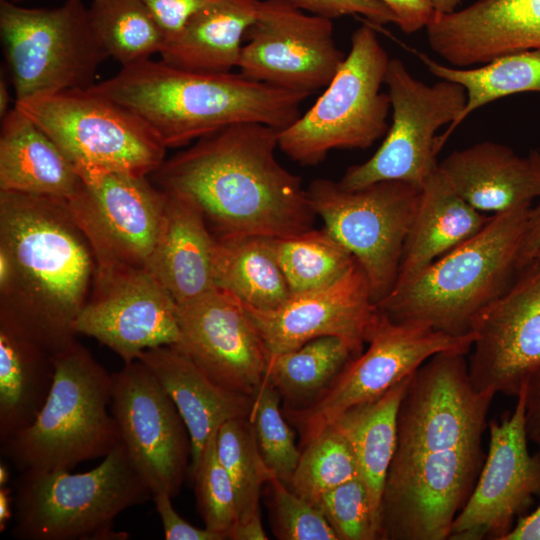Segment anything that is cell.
<instances>
[{
	"label": "cell",
	"mask_w": 540,
	"mask_h": 540,
	"mask_svg": "<svg viewBox=\"0 0 540 540\" xmlns=\"http://www.w3.org/2000/svg\"><path fill=\"white\" fill-rule=\"evenodd\" d=\"M76 171L81 187L65 202L91 246L96 267L147 268L161 225L164 191L147 176Z\"/></svg>",
	"instance_id": "obj_15"
},
{
	"label": "cell",
	"mask_w": 540,
	"mask_h": 540,
	"mask_svg": "<svg viewBox=\"0 0 540 540\" xmlns=\"http://www.w3.org/2000/svg\"><path fill=\"white\" fill-rule=\"evenodd\" d=\"M491 216L461 198L438 166L421 187L392 290L407 286L436 260L475 236Z\"/></svg>",
	"instance_id": "obj_27"
},
{
	"label": "cell",
	"mask_w": 540,
	"mask_h": 540,
	"mask_svg": "<svg viewBox=\"0 0 540 540\" xmlns=\"http://www.w3.org/2000/svg\"><path fill=\"white\" fill-rule=\"evenodd\" d=\"M355 356L345 340L319 337L269 359L265 378L280 393L283 408L302 409L318 399Z\"/></svg>",
	"instance_id": "obj_34"
},
{
	"label": "cell",
	"mask_w": 540,
	"mask_h": 540,
	"mask_svg": "<svg viewBox=\"0 0 540 540\" xmlns=\"http://www.w3.org/2000/svg\"><path fill=\"white\" fill-rule=\"evenodd\" d=\"M53 353L0 315V442L29 427L54 381Z\"/></svg>",
	"instance_id": "obj_30"
},
{
	"label": "cell",
	"mask_w": 540,
	"mask_h": 540,
	"mask_svg": "<svg viewBox=\"0 0 540 540\" xmlns=\"http://www.w3.org/2000/svg\"><path fill=\"white\" fill-rule=\"evenodd\" d=\"M387 6L396 18V25L407 34L426 28L434 9L430 0H378Z\"/></svg>",
	"instance_id": "obj_46"
},
{
	"label": "cell",
	"mask_w": 540,
	"mask_h": 540,
	"mask_svg": "<svg viewBox=\"0 0 540 540\" xmlns=\"http://www.w3.org/2000/svg\"><path fill=\"white\" fill-rule=\"evenodd\" d=\"M281 395L265 378L256 393L249 419L261 455L275 477L287 486L298 465L301 451L280 407Z\"/></svg>",
	"instance_id": "obj_39"
},
{
	"label": "cell",
	"mask_w": 540,
	"mask_h": 540,
	"mask_svg": "<svg viewBox=\"0 0 540 540\" xmlns=\"http://www.w3.org/2000/svg\"><path fill=\"white\" fill-rule=\"evenodd\" d=\"M231 540H266L268 539L261 518L238 523L230 536Z\"/></svg>",
	"instance_id": "obj_50"
},
{
	"label": "cell",
	"mask_w": 540,
	"mask_h": 540,
	"mask_svg": "<svg viewBox=\"0 0 540 540\" xmlns=\"http://www.w3.org/2000/svg\"><path fill=\"white\" fill-rule=\"evenodd\" d=\"M317 507L338 540H378L379 531L368 492L360 477L326 492Z\"/></svg>",
	"instance_id": "obj_41"
},
{
	"label": "cell",
	"mask_w": 540,
	"mask_h": 540,
	"mask_svg": "<svg viewBox=\"0 0 540 540\" xmlns=\"http://www.w3.org/2000/svg\"><path fill=\"white\" fill-rule=\"evenodd\" d=\"M502 540H540V505L531 514L520 518Z\"/></svg>",
	"instance_id": "obj_49"
},
{
	"label": "cell",
	"mask_w": 540,
	"mask_h": 540,
	"mask_svg": "<svg viewBox=\"0 0 540 540\" xmlns=\"http://www.w3.org/2000/svg\"><path fill=\"white\" fill-rule=\"evenodd\" d=\"M392 123L377 151L365 162L349 167L339 185L355 190L379 181L400 180L421 189L438 167L437 130L453 124L463 111L465 89L448 80L427 85L416 79L397 58L385 75Z\"/></svg>",
	"instance_id": "obj_12"
},
{
	"label": "cell",
	"mask_w": 540,
	"mask_h": 540,
	"mask_svg": "<svg viewBox=\"0 0 540 540\" xmlns=\"http://www.w3.org/2000/svg\"><path fill=\"white\" fill-rule=\"evenodd\" d=\"M162 190L161 225L147 269L180 305L217 288L216 239L207 227L203 210L191 197Z\"/></svg>",
	"instance_id": "obj_25"
},
{
	"label": "cell",
	"mask_w": 540,
	"mask_h": 540,
	"mask_svg": "<svg viewBox=\"0 0 540 540\" xmlns=\"http://www.w3.org/2000/svg\"><path fill=\"white\" fill-rule=\"evenodd\" d=\"M74 331L129 363L148 349L179 342L178 305L147 268L96 267Z\"/></svg>",
	"instance_id": "obj_18"
},
{
	"label": "cell",
	"mask_w": 540,
	"mask_h": 540,
	"mask_svg": "<svg viewBox=\"0 0 540 540\" xmlns=\"http://www.w3.org/2000/svg\"><path fill=\"white\" fill-rule=\"evenodd\" d=\"M389 57L368 22L351 36V47L325 91L289 126L278 146L302 166L322 162L335 149H367L389 128L390 101L381 92Z\"/></svg>",
	"instance_id": "obj_7"
},
{
	"label": "cell",
	"mask_w": 540,
	"mask_h": 540,
	"mask_svg": "<svg viewBox=\"0 0 540 540\" xmlns=\"http://www.w3.org/2000/svg\"><path fill=\"white\" fill-rule=\"evenodd\" d=\"M95 272L65 200L0 190L1 315L54 353L76 339Z\"/></svg>",
	"instance_id": "obj_2"
},
{
	"label": "cell",
	"mask_w": 540,
	"mask_h": 540,
	"mask_svg": "<svg viewBox=\"0 0 540 540\" xmlns=\"http://www.w3.org/2000/svg\"><path fill=\"white\" fill-rule=\"evenodd\" d=\"M426 31L431 49L454 67L540 50V0H477L451 13L434 12Z\"/></svg>",
	"instance_id": "obj_23"
},
{
	"label": "cell",
	"mask_w": 540,
	"mask_h": 540,
	"mask_svg": "<svg viewBox=\"0 0 540 540\" xmlns=\"http://www.w3.org/2000/svg\"><path fill=\"white\" fill-rule=\"evenodd\" d=\"M0 38L16 101L90 88L108 58L82 0L52 9L0 0Z\"/></svg>",
	"instance_id": "obj_8"
},
{
	"label": "cell",
	"mask_w": 540,
	"mask_h": 540,
	"mask_svg": "<svg viewBox=\"0 0 540 540\" xmlns=\"http://www.w3.org/2000/svg\"><path fill=\"white\" fill-rule=\"evenodd\" d=\"M525 429L528 440L538 447L540 454V372L525 386Z\"/></svg>",
	"instance_id": "obj_47"
},
{
	"label": "cell",
	"mask_w": 540,
	"mask_h": 540,
	"mask_svg": "<svg viewBox=\"0 0 540 540\" xmlns=\"http://www.w3.org/2000/svg\"><path fill=\"white\" fill-rule=\"evenodd\" d=\"M277 129L237 123L195 141L152 173L161 189L191 197L216 236H295L316 214L302 179L276 158Z\"/></svg>",
	"instance_id": "obj_1"
},
{
	"label": "cell",
	"mask_w": 540,
	"mask_h": 540,
	"mask_svg": "<svg viewBox=\"0 0 540 540\" xmlns=\"http://www.w3.org/2000/svg\"><path fill=\"white\" fill-rule=\"evenodd\" d=\"M216 452L234 487L238 523L261 518V488L274 475L261 455L249 417L232 418L220 425Z\"/></svg>",
	"instance_id": "obj_37"
},
{
	"label": "cell",
	"mask_w": 540,
	"mask_h": 540,
	"mask_svg": "<svg viewBox=\"0 0 540 540\" xmlns=\"http://www.w3.org/2000/svg\"><path fill=\"white\" fill-rule=\"evenodd\" d=\"M465 355L437 353L412 374L397 412L392 461L482 442L495 393L473 388Z\"/></svg>",
	"instance_id": "obj_13"
},
{
	"label": "cell",
	"mask_w": 540,
	"mask_h": 540,
	"mask_svg": "<svg viewBox=\"0 0 540 540\" xmlns=\"http://www.w3.org/2000/svg\"><path fill=\"white\" fill-rule=\"evenodd\" d=\"M271 516L273 531L282 540H338L321 510L295 494L284 482L273 476Z\"/></svg>",
	"instance_id": "obj_42"
},
{
	"label": "cell",
	"mask_w": 540,
	"mask_h": 540,
	"mask_svg": "<svg viewBox=\"0 0 540 540\" xmlns=\"http://www.w3.org/2000/svg\"><path fill=\"white\" fill-rule=\"evenodd\" d=\"M536 206L529 210L526 229L520 250L521 265L540 252V196Z\"/></svg>",
	"instance_id": "obj_48"
},
{
	"label": "cell",
	"mask_w": 540,
	"mask_h": 540,
	"mask_svg": "<svg viewBox=\"0 0 540 540\" xmlns=\"http://www.w3.org/2000/svg\"><path fill=\"white\" fill-rule=\"evenodd\" d=\"M246 308L269 359L324 336L345 340L359 355L380 317L368 278L358 262L335 283L292 293L275 309Z\"/></svg>",
	"instance_id": "obj_22"
},
{
	"label": "cell",
	"mask_w": 540,
	"mask_h": 540,
	"mask_svg": "<svg viewBox=\"0 0 540 540\" xmlns=\"http://www.w3.org/2000/svg\"><path fill=\"white\" fill-rule=\"evenodd\" d=\"M484 463L482 442L391 461L382 494L380 540H444Z\"/></svg>",
	"instance_id": "obj_14"
},
{
	"label": "cell",
	"mask_w": 540,
	"mask_h": 540,
	"mask_svg": "<svg viewBox=\"0 0 540 540\" xmlns=\"http://www.w3.org/2000/svg\"><path fill=\"white\" fill-rule=\"evenodd\" d=\"M172 498L165 492L153 495L166 540H224L221 535L205 527H195L181 517L172 505Z\"/></svg>",
	"instance_id": "obj_44"
},
{
	"label": "cell",
	"mask_w": 540,
	"mask_h": 540,
	"mask_svg": "<svg viewBox=\"0 0 540 540\" xmlns=\"http://www.w3.org/2000/svg\"><path fill=\"white\" fill-rule=\"evenodd\" d=\"M53 363V385L34 422L0 442L1 455L19 472L71 471L121 442L108 411L113 375L76 339L53 353Z\"/></svg>",
	"instance_id": "obj_5"
},
{
	"label": "cell",
	"mask_w": 540,
	"mask_h": 540,
	"mask_svg": "<svg viewBox=\"0 0 540 540\" xmlns=\"http://www.w3.org/2000/svg\"><path fill=\"white\" fill-rule=\"evenodd\" d=\"M277 258L292 293L327 287L357 262L325 228L275 238Z\"/></svg>",
	"instance_id": "obj_36"
},
{
	"label": "cell",
	"mask_w": 540,
	"mask_h": 540,
	"mask_svg": "<svg viewBox=\"0 0 540 540\" xmlns=\"http://www.w3.org/2000/svg\"><path fill=\"white\" fill-rule=\"evenodd\" d=\"M113 375L110 411L120 439L153 495L176 497L181 489L191 440L173 400L139 359Z\"/></svg>",
	"instance_id": "obj_17"
},
{
	"label": "cell",
	"mask_w": 540,
	"mask_h": 540,
	"mask_svg": "<svg viewBox=\"0 0 540 540\" xmlns=\"http://www.w3.org/2000/svg\"><path fill=\"white\" fill-rule=\"evenodd\" d=\"M469 378L478 392L518 396L540 372V252L473 318Z\"/></svg>",
	"instance_id": "obj_19"
},
{
	"label": "cell",
	"mask_w": 540,
	"mask_h": 540,
	"mask_svg": "<svg viewBox=\"0 0 540 540\" xmlns=\"http://www.w3.org/2000/svg\"><path fill=\"white\" fill-rule=\"evenodd\" d=\"M261 0H205L160 53L176 68L228 73L237 67L243 39L256 20Z\"/></svg>",
	"instance_id": "obj_29"
},
{
	"label": "cell",
	"mask_w": 540,
	"mask_h": 540,
	"mask_svg": "<svg viewBox=\"0 0 540 540\" xmlns=\"http://www.w3.org/2000/svg\"><path fill=\"white\" fill-rule=\"evenodd\" d=\"M10 103V93L7 84V77L3 73V68L1 69L0 75V117L4 118L7 113L11 110L9 108Z\"/></svg>",
	"instance_id": "obj_52"
},
{
	"label": "cell",
	"mask_w": 540,
	"mask_h": 540,
	"mask_svg": "<svg viewBox=\"0 0 540 540\" xmlns=\"http://www.w3.org/2000/svg\"><path fill=\"white\" fill-rule=\"evenodd\" d=\"M308 13L336 19L359 15L373 26L396 23L391 10L378 0H285Z\"/></svg>",
	"instance_id": "obj_43"
},
{
	"label": "cell",
	"mask_w": 540,
	"mask_h": 540,
	"mask_svg": "<svg viewBox=\"0 0 540 540\" xmlns=\"http://www.w3.org/2000/svg\"><path fill=\"white\" fill-rule=\"evenodd\" d=\"M88 18L108 58L127 66L160 54L166 37L141 0H91Z\"/></svg>",
	"instance_id": "obj_35"
},
{
	"label": "cell",
	"mask_w": 540,
	"mask_h": 540,
	"mask_svg": "<svg viewBox=\"0 0 540 540\" xmlns=\"http://www.w3.org/2000/svg\"><path fill=\"white\" fill-rule=\"evenodd\" d=\"M76 170L101 169L148 176L165 161L167 147L139 115L87 89L15 101Z\"/></svg>",
	"instance_id": "obj_9"
},
{
	"label": "cell",
	"mask_w": 540,
	"mask_h": 540,
	"mask_svg": "<svg viewBox=\"0 0 540 540\" xmlns=\"http://www.w3.org/2000/svg\"><path fill=\"white\" fill-rule=\"evenodd\" d=\"M10 1H12V2H14V3H18V4H19L20 2H23L24 0H10Z\"/></svg>",
	"instance_id": "obj_55"
},
{
	"label": "cell",
	"mask_w": 540,
	"mask_h": 540,
	"mask_svg": "<svg viewBox=\"0 0 540 540\" xmlns=\"http://www.w3.org/2000/svg\"><path fill=\"white\" fill-rule=\"evenodd\" d=\"M153 14L166 37V43L182 29L205 0H141Z\"/></svg>",
	"instance_id": "obj_45"
},
{
	"label": "cell",
	"mask_w": 540,
	"mask_h": 540,
	"mask_svg": "<svg viewBox=\"0 0 540 540\" xmlns=\"http://www.w3.org/2000/svg\"><path fill=\"white\" fill-rule=\"evenodd\" d=\"M435 12L451 13L457 10L461 0H430Z\"/></svg>",
	"instance_id": "obj_53"
},
{
	"label": "cell",
	"mask_w": 540,
	"mask_h": 540,
	"mask_svg": "<svg viewBox=\"0 0 540 540\" xmlns=\"http://www.w3.org/2000/svg\"><path fill=\"white\" fill-rule=\"evenodd\" d=\"M180 340L175 346L218 385L254 396L265 379L269 354L246 308L215 288L178 305Z\"/></svg>",
	"instance_id": "obj_21"
},
{
	"label": "cell",
	"mask_w": 540,
	"mask_h": 540,
	"mask_svg": "<svg viewBox=\"0 0 540 540\" xmlns=\"http://www.w3.org/2000/svg\"><path fill=\"white\" fill-rule=\"evenodd\" d=\"M356 477L359 469L354 452L343 434L331 425L303 447L288 487L317 506L326 492Z\"/></svg>",
	"instance_id": "obj_38"
},
{
	"label": "cell",
	"mask_w": 540,
	"mask_h": 540,
	"mask_svg": "<svg viewBox=\"0 0 540 540\" xmlns=\"http://www.w3.org/2000/svg\"><path fill=\"white\" fill-rule=\"evenodd\" d=\"M246 39L239 73L309 95L330 83L345 58L337 47L332 19L285 0H261Z\"/></svg>",
	"instance_id": "obj_16"
},
{
	"label": "cell",
	"mask_w": 540,
	"mask_h": 540,
	"mask_svg": "<svg viewBox=\"0 0 540 540\" xmlns=\"http://www.w3.org/2000/svg\"><path fill=\"white\" fill-rule=\"evenodd\" d=\"M82 180L52 138L15 106L2 118L0 190L69 200Z\"/></svg>",
	"instance_id": "obj_28"
},
{
	"label": "cell",
	"mask_w": 540,
	"mask_h": 540,
	"mask_svg": "<svg viewBox=\"0 0 540 540\" xmlns=\"http://www.w3.org/2000/svg\"><path fill=\"white\" fill-rule=\"evenodd\" d=\"M474 334L453 336L429 326L395 322L380 311L368 347L350 359L325 392L302 409L282 408L303 447L351 408L381 397L440 352L467 354Z\"/></svg>",
	"instance_id": "obj_11"
},
{
	"label": "cell",
	"mask_w": 540,
	"mask_h": 540,
	"mask_svg": "<svg viewBox=\"0 0 540 540\" xmlns=\"http://www.w3.org/2000/svg\"><path fill=\"white\" fill-rule=\"evenodd\" d=\"M525 386L514 411L489 422L487 457L448 540H502L514 518L540 493V454L531 455L527 446Z\"/></svg>",
	"instance_id": "obj_20"
},
{
	"label": "cell",
	"mask_w": 540,
	"mask_h": 540,
	"mask_svg": "<svg viewBox=\"0 0 540 540\" xmlns=\"http://www.w3.org/2000/svg\"><path fill=\"white\" fill-rule=\"evenodd\" d=\"M13 487L11 536L20 540H124L116 517L153 499L122 442L89 471L29 470Z\"/></svg>",
	"instance_id": "obj_6"
},
{
	"label": "cell",
	"mask_w": 540,
	"mask_h": 540,
	"mask_svg": "<svg viewBox=\"0 0 540 540\" xmlns=\"http://www.w3.org/2000/svg\"><path fill=\"white\" fill-rule=\"evenodd\" d=\"M14 515V496L12 489L0 486V532H3Z\"/></svg>",
	"instance_id": "obj_51"
},
{
	"label": "cell",
	"mask_w": 540,
	"mask_h": 540,
	"mask_svg": "<svg viewBox=\"0 0 540 540\" xmlns=\"http://www.w3.org/2000/svg\"><path fill=\"white\" fill-rule=\"evenodd\" d=\"M10 479V470L5 462H0V486H6Z\"/></svg>",
	"instance_id": "obj_54"
},
{
	"label": "cell",
	"mask_w": 540,
	"mask_h": 540,
	"mask_svg": "<svg viewBox=\"0 0 540 540\" xmlns=\"http://www.w3.org/2000/svg\"><path fill=\"white\" fill-rule=\"evenodd\" d=\"M412 374L378 399L349 409L332 424L347 439L354 452L359 477L369 495L379 539L382 494L396 448L397 412Z\"/></svg>",
	"instance_id": "obj_31"
},
{
	"label": "cell",
	"mask_w": 540,
	"mask_h": 540,
	"mask_svg": "<svg viewBox=\"0 0 540 540\" xmlns=\"http://www.w3.org/2000/svg\"><path fill=\"white\" fill-rule=\"evenodd\" d=\"M215 236L214 280L217 288L244 305L272 310L292 294L279 264L275 238L263 235Z\"/></svg>",
	"instance_id": "obj_32"
},
{
	"label": "cell",
	"mask_w": 540,
	"mask_h": 540,
	"mask_svg": "<svg viewBox=\"0 0 540 540\" xmlns=\"http://www.w3.org/2000/svg\"><path fill=\"white\" fill-rule=\"evenodd\" d=\"M90 88L134 111L167 148L237 123L282 130L300 116V105L310 96L241 73L194 72L150 58L122 66Z\"/></svg>",
	"instance_id": "obj_3"
},
{
	"label": "cell",
	"mask_w": 540,
	"mask_h": 540,
	"mask_svg": "<svg viewBox=\"0 0 540 540\" xmlns=\"http://www.w3.org/2000/svg\"><path fill=\"white\" fill-rule=\"evenodd\" d=\"M216 433L208 442L192 475L197 506L205 528L225 540L230 539L238 523L239 513L233 484L217 457Z\"/></svg>",
	"instance_id": "obj_40"
},
{
	"label": "cell",
	"mask_w": 540,
	"mask_h": 540,
	"mask_svg": "<svg viewBox=\"0 0 540 540\" xmlns=\"http://www.w3.org/2000/svg\"><path fill=\"white\" fill-rule=\"evenodd\" d=\"M173 400L191 440V473L206 446L225 421L249 417L254 396L230 391L210 379L175 346L142 352L138 358Z\"/></svg>",
	"instance_id": "obj_26"
},
{
	"label": "cell",
	"mask_w": 540,
	"mask_h": 540,
	"mask_svg": "<svg viewBox=\"0 0 540 540\" xmlns=\"http://www.w3.org/2000/svg\"><path fill=\"white\" fill-rule=\"evenodd\" d=\"M453 189L476 210L497 214L531 207L540 196V151L522 157L484 141L455 150L439 164Z\"/></svg>",
	"instance_id": "obj_24"
},
{
	"label": "cell",
	"mask_w": 540,
	"mask_h": 540,
	"mask_svg": "<svg viewBox=\"0 0 540 540\" xmlns=\"http://www.w3.org/2000/svg\"><path fill=\"white\" fill-rule=\"evenodd\" d=\"M306 191L324 228L364 270L377 304L395 284L421 189L400 180H384L347 190L333 180L315 179Z\"/></svg>",
	"instance_id": "obj_10"
},
{
	"label": "cell",
	"mask_w": 540,
	"mask_h": 540,
	"mask_svg": "<svg viewBox=\"0 0 540 540\" xmlns=\"http://www.w3.org/2000/svg\"><path fill=\"white\" fill-rule=\"evenodd\" d=\"M418 57L431 74L461 85L467 95L460 116L438 137L439 149L469 114L484 105L518 93L540 94L539 49L504 54L478 68L447 66L422 52L418 53Z\"/></svg>",
	"instance_id": "obj_33"
},
{
	"label": "cell",
	"mask_w": 540,
	"mask_h": 540,
	"mask_svg": "<svg viewBox=\"0 0 540 540\" xmlns=\"http://www.w3.org/2000/svg\"><path fill=\"white\" fill-rule=\"evenodd\" d=\"M532 207V206H531ZM531 207L492 214L475 236L431 264L416 280L377 303L395 322L461 336L473 318L512 285Z\"/></svg>",
	"instance_id": "obj_4"
}]
</instances>
